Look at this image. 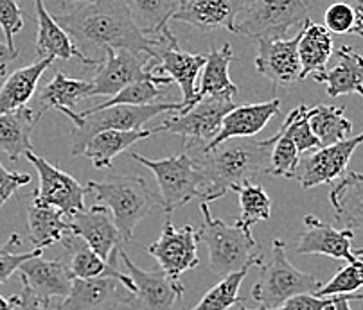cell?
<instances>
[{
    "label": "cell",
    "instance_id": "603a6c76",
    "mask_svg": "<svg viewBox=\"0 0 363 310\" xmlns=\"http://www.w3.org/2000/svg\"><path fill=\"white\" fill-rule=\"evenodd\" d=\"M279 110H281V101L277 97L267 101V103L236 106L228 115H225L220 133L216 134L213 142L205 146V149H214L216 146L227 142V140H232V138L255 137L267 127L272 117L277 115Z\"/></svg>",
    "mask_w": 363,
    "mask_h": 310
},
{
    "label": "cell",
    "instance_id": "83f0119b",
    "mask_svg": "<svg viewBox=\"0 0 363 310\" xmlns=\"http://www.w3.org/2000/svg\"><path fill=\"white\" fill-rule=\"evenodd\" d=\"M52 62V58L36 59L33 65L15 70L0 88V113H9L28 106L38 88V81Z\"/></svg>",
    "mask_w": 363,
    "mask_h": 310
},
{
    "label": "cell",
    "instance_id": "74e56055",
    "mask_svg": "<svg viewBox=\"0 0 363 310\" xmlns=\"http://www.w3.org/2000/svg\"><path fill=\"white\" fill-rule=\"evenodd\" d=\"M363 287V258L347 262L345 268L336 272L328 284L317 291V298H333V296L356 294Z\"/></svg>",
    "mask_w": 363,
    "mask_h": 310
},
{
    "label": "cell",
    "instance_id": "7bdbcfd3",
    "mask_svg": "<svg viewBox=\"0 0 363 310\" xmlns=\"http://www.w3.org/2000/svg\"><path fill=\"white\" fill-rule=\"evenodd\" d=\"M324 25L331 35H349L354 27V11L347 2H335L324 13Z\"/></svg>",
    "mask_w": 363,
    "mask_h": 310
},
{
    "label": "cell",
    "instance_id": "4fadbf2b",
    "mask_svg": "<svg viewBox=\"0 0 363 310\" xmlns=\"http://www.w3.org/2000/svg\"><path fill=\"white\" fill-rule=\"evenodd\" d=\"M362 144L363 133H359L356 137L347 138V140L333 144V146L318 147L313 153L301 158L291 180H297L304 188H313L317 185L331 183V181L338 180L345 174L352 153Z\"/></svg>",
    "mask_w": 363,
    "mask_h": 310
},
{
    "label": "cell",
    "instance_id": "f1b7e54d",
    "mask_svg": "<svg viewBox=\"0 0 363 310\" xmlns=\"http://www.w3.org/2000/svg\"><path fill=\"white\" fill-rule=\"evenodd\" d=\"M151 134H153L151 130L101 131L90 140L83 154L90 158L94 168H108L112 167V160L117 154L128 151L133 144L140 142V140H146Z\"/></svg>",
    "mask_w": 363,
    "mask_h": 310
},
{
    "label": "cell",
    "instance_id": "5b68a950",
    "mask_svg": "<svg viewBox=\"0 0 363 310\" xmlns=\"http://www.w3.org/2000/svg\"><path fill=\"white\" fill-rule=\"evenodd\" d=\"M203 224L198 231V241H201L209 253V265L213 272L220 276H228L245 268L259 265L263 258L259 257L252 231L243 230L241 226L227 224L220 219L213 217L209 203H201L200 207Z\"/></svg>",
    "mask_w": 363,
    "mask_h": 310
},
{
    "label": "cell",
    "instance_id": "b9f144b4",
    "mask_svg": "<svg viewBox=\"0 0 363 310\" xmlns=\"http://www.w3.org/2000/svg\"><path fill=\"white\" fill-rule=\"evenodd\" d=\"M23 11L18 0H0V29L4 33L6 45L16 50L15 36L23 29Z\"/></svg>",
    "mask_w": 363,
    "mask_h": 310
},
{
    "label": "cell",
    "instance_id": "d4e9b609",
    "mask_svg": "<svg viewBox=\"0 0 363 310\" xmlns=\"http://www.w3.org/2000/svg\"><path fill=\"white\" fill-rule=\"evenodd\" d=\"M36 22H38V35H36V58H60V59H79L85 65H90L89 59L79 52L76 43L72 42L69 33L55 20V16L47 11L43 0H35Z\"/></svg>",
    "mask_w": 363,
    "mask_h": 310
},
{
    "label": "cell",
    "instance_id": "4316f807",
    "mask_svg": "<svg viewBox=\"0 0 363 310\" xmlns=\"http://www.w3.org/2000/svg\"><path fill=\"white\" fill-rule=\"evenodd\" d=\"M335 52V40L325 25L306 18L301 25V42H298V59H301V81L313 77L325 70V65Z\"/></svg>",
    "mask_w": 363,
    "mask_h": 310
},
{
    "label": "cell",
    "instance_id": "1f68e13d",
    "mask_svg": "<svg viewBox=\"0 0 363 310\" xmlns=\"http://www.w3.org/2000/svg\"><path fill=\"white\" fill-rule=\"evenodd\" d=\"M28 230L35 249L43 251L63 241L69 234V224L58 208L31 203L28 208Z\"/></svg>",
    "mask_w": 363,
    "mask_h": 310
},
{
    "label": "cell",
    "instance_id": "8d00e7d4",
    "mask_svg": "<svg viewBox=\"0 0 363 310\" xmlns=\"http://www.w3.org/2000/svg\"><path fill=\"white\" fill-rule=\"evenodd\" d=\"M248 269L250 268L223 276L220 284L214 285L209 292H205L200 303H196L193 309L186 310H230L232 306H236L238 303H241L240 287L243 284L245 276L248 275Z\"/></svg>",
    "mask_w": 363,
    "mask_h": 310
},
{
    "label": "cell",
    "instance_id": "60d3db41",
    "mask_svg": "<svg viewBox=\"0 0 363 310\" xmlns=\"http://www.w3.org/2000/svg\"><path fill=\"white\" fill-rule=\"evenodd\" d=\"M20 244H22L20 235L13 234L4 246H0V284L8 282L18 271L23 262L42 255V249H33L29 253H16V248H20Z\"/></svg>",
    "mask_w": 363,
    "mask_h": 310
},
{
    "label": "cell",
    "instance_id": "8992f818",
    "mask_svg": "<svg viewBox=\"0 0 363 310\" xmlns=\"http://www.w3.org/2000/svg\"><path fill=\"white\" fill-rule=\"evenodd\" d=\"M259 268L257 282L250 289V298L257 303V309H275L298 294H317L324 285L315 276L298 271L288 260L286 244L281 239L272 241L268 258Z\"/></svg>",
    "mask_w": 363,
    "mask_h": 310
},
{
    "label": "cell",
    "instance_id": "8fae6325",
    "mask_svg": "<svg viewBox=\"0 0 363 310\" xmlns=\"http://www.w3.org/2000/svg\"><path fill=\"white\" fill-rule=\"evenodd\" d=\"M26 158L36 168L40 180L38 188L33 192V203L40 207L58 208L67 217L86 210L85 195L90 192L86 185H82L76 178L63 173L56 165L49 163L45 158L36 156L33 151L26 153Z\"/></svg>",
    "mask_w": 363,
    "mask_h": 310
},
{
    "label": "cell",
    "instance_id": "6da1fadb",
    "mask_svg": "<svg viewBox=\"0 0 363 310\" xmlns=\"http://www.w3.org/2000/svg\"><path fill=\"white\" fill-rule=\"evenodd\" d=\"M52 16L69 33L92 67L99 65L110 49L146 52L159 63V49L174 38L171 29L162 38L144 35L133 20L126 0H96L92 4Z\"/></svg>",
    "mask_w": 363,
    "mask_h": 310
},
{
    "label": "cell",
    "instance_id": "836d02e7",
    "mask_svg": "<svg viewBox=\"0 0 363 310\" xmlns=\"http://www.w3.org/2000/svg\"><path fill=\"white\" fill-rule=\"evenodd\" d=\"M344 110V106H331V104H317L309 108V126L322 147L347 140L349 134L352 133V124L351 120L345 119Z\"/></svg>",
    "mask_w": 363,
    "mask_h": 310
},
{
    "label": "cell",
    "instance_id": "ee69618b",
    "mask_svg": "<svg viewBox=\"0 0 363 310\" xmlns=\"http://www.w3.org/2000/svg\"><path fill=\"white\" fill-rule=\"evenodd\" d=\"M340 299V296H333V298H317L315 294H298L284 302L282 305L275 309H247L240 306V310H325L328 306H333Z\"/></svg>",
    "mask_w": 363,
    "mask_h": 310
},
{
    "label": "cell",
    "instance_id": "ffe728a7",
    "mask_svg": "<svg viewBox=\"0 0 363 310\" xmlns=\"http://www.w3.org/2000/svg\"><path fill=\"white\" fill-rule=\"evenodd\" d=\"M247 4L248 0H186L173 20L189 23L203 33L227 29L236 35V18Z\"/></svg>",
    "mask_w": 363,
    "mask_h": 310
},
{
    "label": "cell",
    "instance_id": "7402d4cb",
    "mask_svg": "<svg viewBox=\"0 0 363 310\" xmlns=\"http://www.w3.org/2000/svg\"><path fill=\"white\" fill-rule=\"evenodd\" d=\"M20 282L28 285L36 296L52 302V298H67L72 291L74 278L63 260H47L38 257L29 258L18 269Z\"/></svg>",
    "mask_w": 363,
    "mask_h": 310
},
{
    "label": "cell",
    "instance_id": "c3c4849f",
    "mask_svg": "<svg viewBox=\"0 0 363 310\" xmlns=\"http://www.w3.org/2000/svg\"><path fill=\"white\" fill-rule=\"evenodd\" d=\"M352 11H354V27L352 35H358L363 38V0H349Z\"/></svg>",
    "mask_w": 363,
    "mask_h": 310
},
{
    "label": "cell",
    "instance_id": "d590c367",
    "mask_svg": "<svg viewBox=\"0 0 363 310\" xmlns=\"http://www.w3.org/2000/svg\"><path fill=\"white\" fill-rule=\"evenodd\" d=\"M240 197L241 215L238 219V226L252 231V226L261 221H268L272 214V200L261 185L248 183L234 190Z\"/></svg>",
    "mask_w": 363,
    "mask_h": 310
},
{
    "label": "cell",
    "instance_id": "ab89813d",
    "mask_svg": "<svg viewBox=\"0 0 363 310\" xmlns=\"http://www.w3.org/2000/svg\"><path fill=\"white\" fill-rule=\"evenodd\" d=\"M160 84L155 81H137V83L128 84L126 88L121 90L117 96L110 97L103 104L96 106V110H105V108L117 106V104H128V106H146L153 104L157 97L162 96V90L159 88Z\"/></svg>",
    "mask_w": 363,
    "mask_h": 310
},
{
    "label": "cell",
    "instance_id": "f546056e",
    "mask_svg": "<svg viewBox=\"0 0 363 310\" xmlns=\"http://www.w3.org/2000/svg\"><path fill=\"white\" fill-rule=\"evenodd\" d=\"M232 59H234V52L228 43H225L220 49H211V52L207 54L203 72H201L196 101L207 96H236L238 86L232 83L228 76Z\"/></svg>",
    "mask_w": 363,
    "mask_h": 310
},
{
    "label": "cell",
    "instance_id": "44dd1931",
    "mask_svg": "<svg viewBox=\"0 0 363 310\" xmlns=\"http://www.w3.org/2000/svg\"><path fill=\"white\" fill-rule=\"evenodd\" d=\"M329 201L335 210V222L340 230H349L358 241L356 257H363V174L347 173L333 187Z\"/></svg>",
    "mask_w": 363,
    "mask_h": 310
},
{
    "label": "cell",
    "instance_id": "277c9868",
    "mask_svg": "<svg viewBox=\"0 0 363 310\" xmlns=\"http://www.w3.org/2000/svg\"><path fill=\"white\" fill-rule=\"evenodd\" d=\"M169 111H184L182 103H153L146 106H128V104H117V106L96 110L90 108L86 111L62 110L65 117H69L72 127V156H79L85 153L89 142L101 131L119 130V131H135L143 130L147 120L155 117L169 113Z\"/></svg>",
    "mask_w": 363,
    "mask_h": 310
},
{
    "label": "cell",
    "instance_id": "52a82bcc",
    "mask_svg": "<svg viewBox=\"0 0 363 310\" xmlns=\"http://www.w3.org/2000/svg\"><path fill=\"white\" fill-rule=\"evenodd\" d=\"M130 156L155 174L159 181L164 212L167 214L187 205L194 197L203 200V176L194 158L186 149L177 156H167L162 160H150L137 153H130Z\"/></svg>",
    "mask_w": 363,
    "mask_h": 310
},
{
    "label": "cell",
    "instance_id": "5bb4252c",
    "mask_svg": "<svg viewBox=\"0 0 363 310\" xmlns=\"http://www.w3.org/2000/svg\"><path fill=\"white\" fill-rule=\"evenodd\" d=\"M147 253L159 262L169 278L178 280L186 271L200 264L198 258V231L191 224L177 228L167 219L160 237L150 244Z\"/></svg>",
    "mask_w": 363,
    "mask_h": 310
},
{
    "label": "cell",
    "instance_id": "e0dca14e",
    "mask_svg": "<svg viewBox=\"0 0 363 310\" xmlns=\"http://www.w3.org/2000/svg\"><path fill=\"white\" fill-rule=\"evenodd\" d=\"M302 224L304 226L295 246L297 255H324L336 260H356L352 251V231L338 230L315 215H306Z\"/></svg>",
    "mask_w": 363,
    "mask_h": 310
},
{
    "label": "cell",
    "instance_id": "30bf717a",
    "mask_svg": "<svg viewBox=\"0 0 363 310\" xmlns=\"http://www.w3.org/2000/svg\"><path fill=\"white\" fill-rule=\"evenodd\" d=\"M236 108L230 96H207L196 104L184 110L180 115L164 120L159 127L151 130L153 134L171 133L182 137L184 144L207 146L220 133L225 115Z\"/></svg>",
    "mask_w": 363,
    "mask_h": 310
},
{
    "label": "cell",
    "instance_id": "7a4b0ae2",
    "mask_svg": "<svg viewBox=\"0 0 363 310\" xmlns=\"http://www.w3.org/2000/svg\"><path fill=\"white\" fill-rule=\"evenodd\" d=\"M203 176V203L223 197L227 190H238L252 183L261 173H268L270 147L261 140L232 138L214 149L198 144H184Z\"/></svg>",
    "mask_w": 363,
    "mask_h": 310
},
{
    "label": "cell",
    "instance_id": "681fc988",
    "mask_svg": "<svg viewBox=\"0 0 363 310\" xmlns=\"http://www.w3.org/2000/svg\"><path fill=\"white\" fill-rule=\"evenodd\" d=\"M60 6V13H69L76 8H82V6L92 4L96 0H56Z\"/></svg>",
    "mask_w": 363,
    "mask_h": 310
},
{
    "label": "cell",
    "instance_id": "11a10c76",
    "mask_svg": "<svg viewBox=\"0 0 363 310\" xmlns=\"http://www.w3.org/2000/svg\"><path fill=\"white\" fill-rule=\"evenodd\" d=\"M359 258H363V257H359Z\"/></svg>",
    "mask_w": 363,
    "mask_h": 310
},
{
    "label": "cell",
    "instance_id": "ba28073f",
    "mask_svg": "<svg viewBox=\"0 0 363 310\" xmlns=\"http://www.w3.org/2000/svg\"><path fill=\"white\" fill-rule=\"evenodd\" d=\"M308 0H248L236 18V35L255 40L286 38L291 27L309 18Z\"/></svg>",
    "mask_w": 363,
    "mask_h": 310
},
{
    "label": "cell",
    "instance_id": "f907efd6",
    "mask_svg": "<svg viewBox=\"0 0 363 310\" xmlns=\"http://www.w3.org/2000/svg\"><path fill=\"white\" fill-rule=\"evenodd\" d=\"M352 299H363V292H359V294L340 296V299H338V302H336L331 309L333 310H352L351 305H349V302H352Z\"/></svg>",
    "mask_w": 363,
    "mask_h": 310
},
{
    "label": "cell",
    "instance_id": "9a60e30c",
    "mask_svg": "<svg viewBox=\"0 0 363 310\" xmlns=\"http://www.w3.org/2000/svg\"><path fill=\"white\" fill-rule=\"evenodd\" d=\"M119 258L135 284L133 310H173L174 303L186 292V287L178 280L169 278L162 269L150 272L133 264L124 248H121Z\"/></svg>",
    "mask_w": 363,
    "mask_h": 310
},
{
    "label": "cell",
    "instance_id": "7c38bea8",
    "mask_svg": "<svg viewBox=\"0 0 363 310\" xmlns=\"http://www.w3.org/2000/svg\"><path fill=\"white\" fill-rule=\"evenodd\" d=\"M56 310H133V291L116 276L74 280L72 291Z\"/></svg>",
    "mask_w": 363,
    "mask_h": 310
},
{
    "label": "cell",
    "instance_id": "9c48e42d",
    "mask_svg": "<svg viewBox=\"0 0 363 310\" xmlns=\"http://www.w3.org/2000/svg\"><path fill=\"white\" fill-rule=\"evenodd\" d=\"M157 59L146 52L128 49L106 50L105 59L96 67L92 77V97H113L137 81H155L157 84L169 86L173 81L153 72Z\"/></svg>",
    "mask_w": 363,
    "mask_h": 310
},
{
    "label": "cell",
    "instance_id": "db71d44e",
    "mask_svg": "<svg viewBox=\"0 0 363 310\" xmlns=\"http://www.w3.org/2000/svg\"><path fill=\"white\" fill-rule=\"evenodd\" d=\"M325 310H333V309H331V306H328V309H325Z\"/></svg>",
    "mask_w": 363,
    "mask_h": 310
},
{
    "label": "cell",
    "instance_id": "ac0fdd59",
    "mask_svg": "<svg viewBox=\"0 0 363 310\" xmlns=\"http://www.w3.org/2000/svg\"><path fill=\"white\" fill-rule=\"evenodd\" d=\"M159 63L153 70L157 76L169 77L173 83L178 84L184 96V110L196 104V77L200 70H203L207 56L203 54H191L178 47V40L173 38L164 43L159 49Z\"/></svg>",
    "mask_w": 363,
    "mask_h": 310
},
{
    "label": "cell",
    "instance_id": "2e32d148",
    "mask_svg": "<svg viewBox=\"0 0 363 310\" xmlns=\"http://www.w3.org/2000/svg\"><path fill=\"white\" fill-rule=\"evenodd\" d=\"M298 42L301 29L291 38L257 40L259 52L254 59V67L261 76L272 81L274 90L277 86H290L301 81L302 67L298 59Z\"/></svg>",
    "mask_w": 363,
    "mask_h": 310
},
{
    "label": "cell",
    "instance_id": "816d5d0a",
    "mask_svg": "<svg viewBox=\"0 0 363 310\" xmlns=\"http://www.w3.org/2000/svg\"><path fill=\"white\" fill-rule=\"evenodd\" d=\"M16 309V299L15 296L11 298H4V296L0 294V310H15Z\"/></svg>",
    "mask_w": 363,
    "mask_h": 310
},
{
    "label": "cell",
    "instance_id": "cb8c5ba5",
    "mask_svg": "<svg viewBox=\"0 0 363 310\" xmlns=\"http://www.w3.org/2000/svg\"><path fill=\"white\" fill-rule=\"evenodd\" d=\"M317 83L325 84L329 97L358 93L363 97V56L349 45L336 50V63L331 69L315 74Z\"/></svg>",
    "mask_w": 363,
    "mask_h": 310
},
{
    "label": "cell",
    "instance_id": "d6a6232c",
    "mask_svg": "<svg viewBox=\"0 0 363 310\" xmlns=\"http://www.w3.org/2000/svg\"><path fill=\"white\" fill-rule=\"evenodd\" d=\"M126 4L140 31L151 38H162L169 31L167 23L182 6L178 0H126Z\"/></svg>",
    "mask_w": 363,
    "mask_h": 310
},
{
    "label": "cell",
    "instance_id": "f35d334b",
    "mask_svg": "<svg viewBox=\"0 0 363 310\" xmlns=\"http://www.w3.org/2000/svg\"><path fill=\"white\" fill-rule=\"evenodd\" d=\"M309 108L308 106H297L288 113V117L284 119V124H282V130L286 131L288 137L291 138L297 146L298 153H308V151L318 149L320 142L318 138L315 137V133L311 131V126H309Z\"/></svg>",
    "mask_w": 363,
    "mask_h": 310
},
{
    "label": "cell",
    "instance_id": "f5cc1de1",
    "mask_svg": "<svg viewBox=\"0 0 363 310\" xmlns=\"http://www.w3.org/2000/svg\"><path fill=\"white\" fill-rule=\"evenodd\" d=\"M178 2H180V4H184V2H186V0H178Z\"/></svg>",
    "mask_w": 363,
    "mask_h": 310
},
{
    "label": "cell",
    "instance_id": "bcb514c9",
    "mask_svg": "<svg viewBox=\"0 0 363 310\" xmlns=\"http://www.w3.org/2000/svg\"><path fill=\"white\" fill-rule=\"evenodd\" d=\"M16 309L15 310H56L49 299H43L36 296L28 285L22 282V292L15 296Z\"/></svg>",
    "mask_w": 363,
    "mask_h": 310
},
{
    "label": "cell",
    "instance_id": "4dcf8cb0",
    "mask_svg": "<svg viewBox=\"0 0 363 310\" xmlns=\"http://www.w3.org/2000/svg\"><path fill=\"white\" fill-rule=\"evenodd\" d=\"M92 97V83L90 81L72 79L63 72H56V76L43 86L38 96L40 111L47 110H74L77 103Z\"/></svg>",
    "mask_w": 363,
    "mask_h": 310
},
{
    "label": "cell",
    "instance_id": "e575fe53",
    "mask_svg": "<svg viewBox=\"0 0 363 310\" xmlns=\"http://www.w3.org/2000/svg\"><path fill=\"white\" fill-rule=\"evenodd\" d=\"M267 147H270V165H268V174L279 178H290L297 171V165L301 161V153L297 146L286 134V131L279 130L274 137L261 140Z\"/></svg>",
    "mask_w": 363,
    "mask_h": 310
},
{
    "label": "cell",
    "instance_id": "484cf974",
    "mask_svg": "<svg viewBox=\"0 0 363 310\" xmlns=\"http://www.w3.org/2000/svg\"><path fill=\"white\" fill-rule=\"evenodd\" d=\"M42 111L36 108H20V110L0 113V149L8 154L11 161L33 151L31 134Z\"/></svg>",
    "mask_w": 363,
    "mask_h": 310
},
{
    "label": "cell",
    "instance_id": "f6af8a7d",
    "mask_svg": "<svg viewBox=\"0 0 363 310\" xmlns=\"http://www.w3.org/2000/svg\"><path fill=\"white\" fill-rule=\"evenodd\" d=\"M31 183V176L26 173H11L0 161V210L23 185Z\"/></svg>",
    "mask_w": 363,
    "mask_h": 310
},
{
    "label": "cell",
    "instance_id": "3957f363",
    "mask_svg": "<svg viewBox=\"0 0 363 310\" xmlns=\"http://www.w3.org/2000/svg\"><path fill=\"white\" fill-rule=\"evenodd\" d=\"M89 190L99 205L112 212V219L123 237L124 244L132 242L139 222L153 212L164 210L160 195L155 194L140 176H121L112 174L103 181L90 180Z\"/></svg>",
    "mask_w": 363,
    "mask_h": 310
},
{
    "label": "cell",
    "instance_id": "7dc6e473",
    "mask_svg": "<svg viewBox=\"0 0 363 310\" xmlns=\"http://www.w3.org/2000/svg\"><path fill=\"white\" fill-rule=\"evenodd\" d=\"M18 58V50L9 49L6 43L0 42V77L6 76V70H8V65L11 62Z\"/></svg>",
    "mask_w": 363,
    "mask_h": 310
},
{
    "label": "cell",
    "instance_id": "d6986e66",
    "mask_svg": "<svg viewBox=\"0 0 363 310\" xmlns=\"http://www.w3.org/2000/svg\"><path fill=\"white\" fill-rule=\"evenodd\" d=\"M67 224L70 234L85 241L103 260H108L117 248L124 246L123 237L105 205H94L90 210L72 215L67 219Z\"/></svg>",
    "mask_w": 363,
    "mask_h": 310
}]
</instances>
